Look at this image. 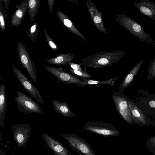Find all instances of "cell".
<instances>
[{
	"label": "cell",
	"mask_w": 155,
	"mask_h": 155,
	"mask_svg": "<svg viewBox=\"0 0 155 155\" xmlns=\"http://www.w3.org/2000/svg\"><path fill=\"white\" fill-rule=\"evenodd\" d=\"M116 20L124 28L142 41L154 44L155 41L136 21L127 15H117Z\"/></svg>",
	"instance_id": "obj_2"
},
{
	"label": "cell",
	"mask_w": 155,
	"mask_h": 155,
	"mask_svg": "<svg viewBox=\"0 0 155 155\" xmlns=\"http://www.w3.org/2000/svg\"><path fill=\"white\" fill-rule=\"evenodd\" d=\"M8 16L3 5L2 1H0V29L2 31L5 29V19L7 18Z\"/></svg>",
	"instance_id": "obj_24"
},
{
	"label": "cell",
	"mask_w": 155,
	"mask_h": 155,
	"mask_svg": "<svg viewBox=\"0 0 155 155\" xmlns=\"http://www.w3.org/2000/svg\"><path fill=\"white\" fill-rule=\"evenodd\" d=\"M74 55L70 53L60 54L54 58L47 59L46 61L50 64L63 65L73 60Z\"/></svg>",
	"instance_id": "obj_21"
},
{
	"label": "cell",
	"mask_w": 155,
	"mask_h": 155,
	"mask_svg": "<svg viewBox=\"0 0 155 155\" xmlns=\"http://www.w3.org/2000/svg\"><path fill=\"white\" fill-rule=\"evenodd\" d=\"M152 125L155 128V120L153 119V121Z\"/></svg>",
	"instance_id": "obj_33"
},
{
	"label": "cell",
	"mask_w": 155,
	"mask_h": 155,
	"mask_svg": "<svg viewBox=\"0 0 155 155\" xmlns=\"http://www.w3.org/2000/svg\"><path fill=\"white\" fill-rule=\"evenodd\" d=\"M12 68L14 73L24 89L35 100L43 104L44 102L43 97L32 83L13 64H12Z\"/></svg>",
	"instance_id": "obj_9"
},
{
	"label": "cell",
	"mask_w": 155,
	"mask_h": 155,
	"mask_svg": "<svg viewBox=\"0 0 155 155\" xmlns=\"http://www.w3.org/2000/svg\"><path fill=\"white\" fill-rule=\"evenodd\" d=\"M3 3L6 9H7L10 3L9 0H3Z\"/></svg>",
	"instance_id": "obj_32"
},
{
	"label": "cell",
	"mask_w": 155,
	"mask_h": 155,
	"mask_svg": "<svg viewBox=\"0 0 155 155\" xmlns=\"http://www.w3.org/2000/svg\"><path fill=\"white\" fill-rule=\"evenodd\" d=\"M51 102L55 111L61 116L69 118L75 117L76 115L72 112L66 102H61L54 99Z\"/></svg>",
	"instance_id": "obj_20"
},
{
	"label": "cell",
	"mask_w": 155,
	"mask_h": 155,
	"mask_svg": "<svg viewBox=\"0 0 155 155\" xmlns=\"http://www.w3.org/2000/svg\"><path fill=\"white\" fill-rule=\"evenodd\" d=\"M17 50L18 58L22 66L26 69L34 83L38 84L37 72L34 62L31 59L25 46L21 41L18 42Z\"/></svg>",
	"instance_id": "obj_8"
},
{
	"label": "cell",
	"mask_w": 155,
	"mask_h": 155,
	"mask_svg": "<svg viewBox=\"0 0 155 155\" xmlns=\"http://www.w3.org/2000/svg\"><path fill=\"white\" fill-rule=\"evenodd\" d=\"M119 76L113 78L108 80L99 81L92 80L84 78H79L84 82L83 86L88 85L95 84H107L112 86L114 85L116 83V81L119 77Z\"/></svg>",
	"instance_id": "obj_23"
},
{
	"label": "cell",
	"mask_w": 155,
	"mask_h": 155,
	"mask_svg": "<svg viewBox=\"0 0 155 155\" xmlns=\"http://www.w3.org/2000/svg\"><path fill=\"white\" fill-rule=\"evenodd\" d=\"M128 103L134 124L139 126L152 125L153 120L150 117L138 108L133 100L129 98Z\"/></svg>",
	"instance_id": "obj_12"
},
{
	"label": "cell",
	"mask_w": 155,
	"mask_h": 155,
	"mask_svg": "<svg viewBox=\"0 0 155 155\" xmlns=\"http://www.w3.org/2000/svg\"><path fill=\"white\" fill-rule=\"evenodd\" d=\"M12 135L18 148L25 145L30 137L32 127L28 123L13 124L12 127Z\"/></svg>",
	"instance_id": "obj_11"
},
{
	"label": "cell",
	"mask_w": 155,
	"mask_h": 155,
	"mask_svg": "<svg viewBox=\"0 0 155 155\" xmlns=\"http://www.w3.org/2000/svg\"><path fill=\"white\" fill-rule=\"evenodd\" d=\"M140 13L155 21V3L149 0H141L138 2H132Z\"/></svg>",
	"instance_id": "obj_15"
},
{
	"label": "cell",
	"mask_w": 155,
	"mask_h": 155,
	"mask_svg": "<svg viewBox=\"0 0 155 155\" xmlns=\"http://www.w3.org/2000/svg\"><path fill=\"white\" fill-rule=\"evenodd\" d=\"M141 95L137 97L135 103L147 116L155 118V93L151 94L141 89L138 91Z\"/></svg>",
	"instance_id": "obj_7"
},
{
	"label": "cell",
	"mask_w": 155,
	"mask_h": 155,
	"mask_svg": "<svg viewBox=\"0 0 155 155\" xmlns=\"http://www.w3.org/2000/svg\"><path fill=\"white\" fill-rule=\"evenodd\" d=\"M123 51H101L83 58L80 65L101 68L111 66L118 61L125 55Z\"/></svg>",
	"instance_id": "obj_1"
},
{
	"label": "cell",
	"mask_w": 155,
	"mask_h": 155,
	"mask_svg": "<svg viewBox=\"0 0 155 155\" xmlns=\"http://www.w3.org/2000/svg\"><path fill=\"white\" fill-rule=\"evenodd\" d=\"M86 4L90 15L96 27L101 32L107 34L103 23V15L90 0H87Z\"/></svg>",
	"instance_id": "obj_13"
},
{
	"label": "cell",
	"mask_w": 155,
	"mask_h": 155,
	"mask_svg": "<svg viewBox=\"0 0 155 155\" xmlns=\"http://www.w3.org/2000/svg\"><path fill=\"white\" fill-rule=\"evenodd\" d=\"M16 8L11 19V24L15 27L19 26L25 17L28 10V0H23L20 5L16 6Z\"/></svg>",
	"instance_id": "obj_16"
},
{
	"label": "cell",
	"mask_w": 155,
	"mask_h": 155,
	"mask_svg": "<svg viewBox=\"0 0 155 155\" xmlns=\"http://www.w3.org/2000/svg\"><path fill=\"white\" fill-rule=\"evenodd\" d=\"M155 77V57L152 61L148 70L147 79L150 81Z\"/></svg>",
	"instance_id": "obj_29"
},
{
	"label": "cell",
	"mask_w": 155,
	"mask_h": 155,
	"mask_svg": "<svg viewBox=\"0 0 155 155\" xmlns=\"http://www.w3.org/2000/svg\"><path fill=\"white\" fill-rule=\"evenodd\" d=\"M60 135L74 150L80 155H96L89 143L78 135L68 133H60Z\"/></svg>",
	"instance_id": "obj_4"
},
{
	"label": "cell",
	"mask_w": 155,
	"mask_h": 155,
	"mask_svg": "<svg viewBox=\"0 0 155 155\" xmlns=\"http://www.w3.org/2000/svg\"><path fill=\"white\" fill-rule=\"evenodd\" d=\"M82 128L85 131L105 137L117 136L121 134L114 125L104 122H88L84 125Z\"/></svg>",
	"instance_id": "obj_5"
},
{
	"label": "cell",
	"mask_w": 155,
	"mask_h": 155,
	"mask_svg": "<svg viewBox=\"0 0 155 155\" xmlns=\"http://www.w3.org/2000/svg\"><path fill=\"white\" fill-rule=\"evenodd\" d=\"M47 2L48 8L50 12H52L53 10V6L55 3V0H48Z\"/></svg>",
	"instance_id": "obj_31"
},
{
	"label": "cell",
	"mask_w": 155,
	"mask_h": 155,
	"mask_svg": "<svg viewBox=\"0 0 155 155\" xmlns=\"http://www.w3.org/2000/svg\"><path fill=\"white\" fill-rule=\"evenodd\" d=\"M112 99L117 112L122 119L130 125L134 124L128 103V98L124 92L114 91Z\"/></svg>",
	"instance_id": "obj_3"
},
{
	"label": "cell",
	"mask_w": 155,
	"mask_h": 155,
	"mask_svg": "<svg viewBox=\"0 0 155 155\" xmlns=\"http://www.w3.org/2000/svg\"><path fill=\"white\" fill-rule=\"evenodd\" d=\"M7 107V98L5 85L3 82L0 85V126L4 129L5 117Z\"/></svg>",
	"instance_id": "obj_19"
},
{
	"label": "cell",
	"mask_w": 155,
	"mask_h": 155,
	"mask_svg": "<svg viewBox=\"0 0 155 155\" xmlns=\"http://www.w3.org/2000/svg\"><path fill=\"white\" fill-rule=\"evenodd\" d=\"M42 137L47 146L53 151L55 155H72L62 143L47 134L43 133Z\"/></svg>",
	"instance_id": "obj_14"
},
{
	"label": "cell",
	"mask_w": 155,
	"mask_h": 155,
	"mask_svg": "<svg viewBox=\"0 0 155 155\" xmlns=\"http://www.w3.org/2000/svg\"><path fill=\"white\" fill-rule=\"evenodd\" d=\"M38 32L37 23L36 22L34 23L30 26L28 36L30 40L34 41L38 38Z\"/></svg>",
	"instance_id": "obj_25"
},
{
	"label": "cell",
	"mask_w": 155,
	"mask_h": 155,
	"mask_svg": "<svg viewBox=\"0 0 155 155\" xmlns=\"http://www.w3.org/2000/svg\"><path fill=\"white\" fill-rule=\"evenodd\" d=\"M44 33L46 40L52 51H55L59 49V47L52 39L46 29L44 30Z\"/></svg>",
	"instance_id": "obj_26"
},
{
	"label": "cell",
	"mask_w": 155,
	"mask_h": 155,
	"mask_svg": "<svg viewBox=\"0 0 155 155\" xmlns=\"http://www.w3.org/2000/svg\"><path fill=\"white\" fill-rule=\"evenodd\" d=\"M70 72L74 75V76L78 77L79 78H91V74L88 73L86 69L83 71L75 70L72 68L69 70Z\"/></svg>",
	"instance_id": "obj_28"
},
{
	"label": "cell",
	"mask_w": 155,
	"mask_h": 155,
	"mask_svg": "<svg viewBox=\"0 0 155 155\" xmlns=\"http://www.w3.org/2000/svg\"><path fill=\"white\" fill-rule=\"evenodd\" d=\"M143 62V59L140 60L134 66L125 76L120 85L119 91L123 92L124 90L132 83Z\"/></svg>",
	"instance_id": "obj_17"
},
{
	"label": "cell",
	"mask_w": 155,
	"mask_h": 155,
	"mask_svg": "<svg viewBox=\"0 0 155 155\" xmlns=\"http://www.w3.org/2000/svg\"><path fill=\"white\" fill-rule=\"evenodd\" d=\"M68 64L72 68L75 70L83 71H84L80 67V65L79 64H75L73 62H70L68 63Z\"/></svg>",
	"instance_id": "obj_30"
},
{
	"label": "cell",
	"mask_w": 155,
	"mask_h": 155,
	"mask_svg": "<svg viewBox=\"0 0 155 155\" xmlns=\"http://www.w3.org/2000/svg\"><path fill=\"white\" fill-rule=\"evenodd\" d=\"M146 145L150 152L155 155V136L149 137L146 141Z\"/></svg>",
	"instance_id": "obj_27"
},
{
	"label": "cell",
	"mask_w": 155,
	"mask_h": 155,
	"mask_svg": "<svg viewBox=\"0 0 155 155\" xmlns=\"http://www.w3.org/2000/svg\"><path fill=\"white\" fill-rule=\"evenodd\" d=\"M16 92L17 97L15 98L19 111L24 114L42 113L40 106L31 98L21 91L17 90Z\"/></svg>",
	"instance_id": "obj_6"
},
{
	"label": "cell",
	"mask_w": 155,
	"mask_h": 155,
	"mask_svg": "<svg viewBox=\"0 0 155 155\" xmlns=\"http://www.w3.org/2000/svg\"><path fill=\"white\" fill-rule=\"evenodd\" d=\"M45 69L56 78L60 82L68 84L77 85L78 86H83L84 82L78 78L61 68L45 65Z\"/></svg>",
	"instance_id": "obj_10"
},
{
	"label": "cell",
	"mask_w": 155,
	"mask_h": 155,
	"mask_svg": "<svg viewBox=\"0 0 155 155\" xmlns=\"http://www.w3.org/2000/svg\"><path fill=\"white\" fill-rule=\"evenodd\" d=\"M41 0H28V10L30 17V24L37 16L40 5Z\"/></svg>",
	"instance_id": "obj_22"
},
{
	"label": "cell",
	"mask_w": 155,
	"mask_h": 155,
	"mask_svg": "<svg viewBox=\"0 0 155 155\" xmlns=\"http://www.w3.org/2000/svg\"><path fill=\"white\" fill-rule=\"evenodd\" d=\"M57 13L59 20L73 34L80 37L84 41H86L84 36L77 29L74 24L65 14L59 10H58Z\"/></svg>",
	"instance_id": "obj_18"
}]
</instances>
